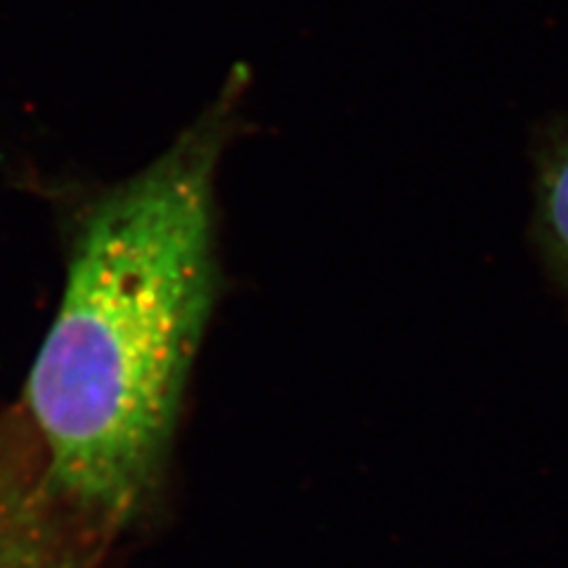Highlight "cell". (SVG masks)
<instances>
[{"label":"cell","mask_w":568,"mask_h":568,"mask_svg":"<svg viewBox=\"0 0 568 568\" xmlns=\"http://www.w3.org/2000/svg\"><path fill=\"white\" fill-rule=\"evenodd\" d=\"M538 227L549 261L568 284V133L545 154L538 178Z\"/></svg>","instance_id":"cell-3"},{"label":"cell","mask_w":568,"mask_h":568,"mask_svg":"<svg viewBox=\"0 0 568 568\" xmlns=\"http://www.w3.org/2000/svg\"><path fill=\"white\" fill-rule=\"evenodd\" d=\"M98 532L50 484L27 419H0V568H91Z\"/></svg>","instance_id":"cell-2"},{"label":"cell","mask_w":568,"mask_h":568,"mask_svg":"<svg viewBox=\"0 0 568 568\" xmlns=\"http://www.w3.org/2000/svg\"><path fill=\"white\" fill-rule=\"evenodd\" d=\"M221 116L77 213L22 417L50 484L100 538L148 511L216 296Z\"/></svg>","instance_id":"cell-1"}]
</instances>
